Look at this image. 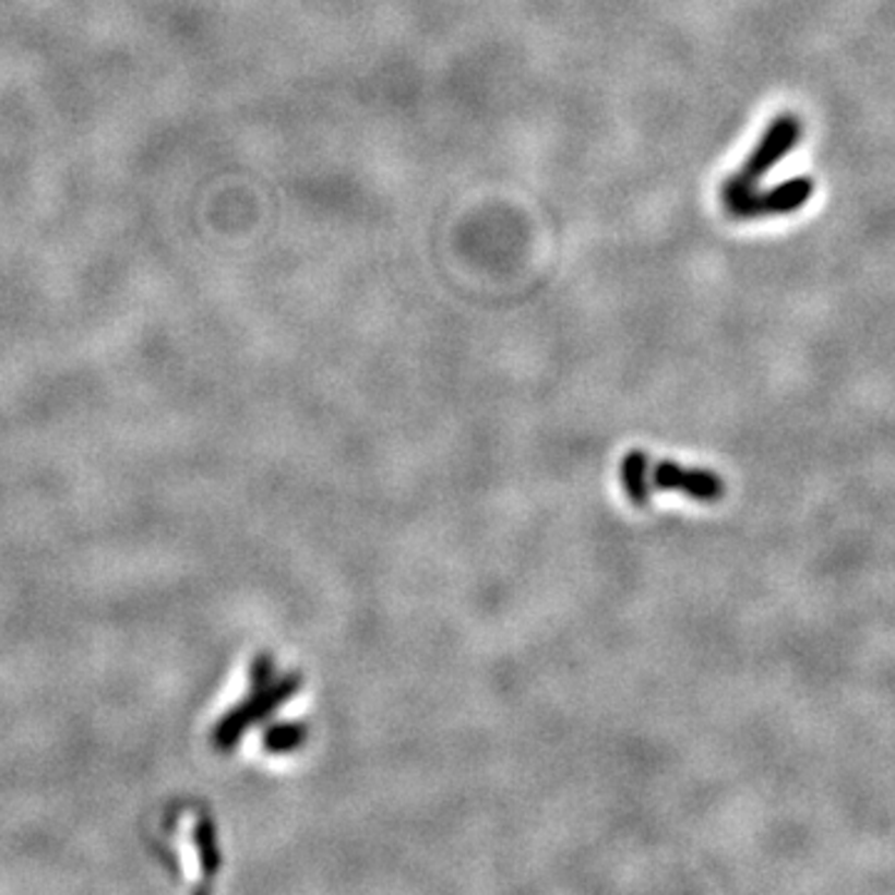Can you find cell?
Masks as SVG:
<instances>
[{
	"mask_svg": "<svg viewBox=\"0 0 895 895\" xmlns=\"http://www.w3.org/2000/svg\"><path fill=\"white\" fill-rule=\"evenodd\" d=\"M813 194V182L811 177H793L786 179L774 190L761 192L756 200V219L766 217V214H789L801 210L806 202L811 200Z\"/></svg>",
	"mask_w": 895,
	"mask_h": 895,
	"instance_id": "277c9868",
	"label": "cell"
},
{
	"mask_svg": "<svg viewBox=\"0 0 895 895\" xmlns=\"http://www.w3.org/2000/svg\"><path fill=\"white\" fill-rule=\"evenodd\" d=\"M649 461L644 451H630L622 461V486L626 498H630L632 505L644 508L649 503V490L652 480L647 478Z\"/></svg>",
	"mask_w": 895,
	"mask_h": 895,
	"instance_id": "5b68a950",
	"label": "cell"
},
{
	"mask_svg": "<svg viewBox=\"0 0 895 895\" xmlns=\"http://www.w3.org/2000/svg\"><path fill=\"white\" fill-rule=\"evenodd\" d=\"M194 844L200 848V858H202V866L207 873H214L217 868L222 866V858H219V846H217V836H214V826L210 821H200L194 828Z\"/></svg>",
	"mask_w": 895,
	"mask_h": 895,
	"instance_id": "52a82bcc",
	"label": "cell"
},
{
	"mask_svg": "<svg viewBox=\"0 0 895 895\" xmlns=\"http://www.w3.org/2000/svg\"><path fill=\"white\" fill-rule=\"evenodd\" d=\"M307 724H276V727H268L264 731V749L268 754H289V751H297L299 747L307 744Z\"/></svg>",
	"mask_w": 895,
	"mask_h": 895,
	"instance_id": "8992f818",
	"label": "cell"
},
{
	"mask_svg": "<svg viewBox=\"0 0 895 895\" xmlns=\"http://www.w3.org/2000/svg\"><path fill=\"white\" fill-rule=\"evenodd\" d=\"M274 677V661L268 655H259L252 665V692L266 689Z\"/></svg>",
	"mask_w": 895,
	"mask_h": 895,
	"instance_id": "ba28073f",
	"label": "cell"
},
{
	"mask_svg": "<svg viewBox=\"0 0 895 895\" xmlns=\"http://www.w3.org/2000/svg\"><path fill=\"white\" fill-rule=\"evenodd\" d=\"M801 140V120L793 115H778L768 124L764 138L759 140L754 152L747 157L739 172H733L721 187L724 210L733 219H756L759 182L768 169H774Z\"/></svg>",
	"mask_w": 895,
	"mask_h": 895,
	"instance_id": "6da1fadb",
	"label": "cell"
},
{
	"mask_svg": "<svg viewBox=\"0 0 895 895\" xmlns=\"http://www.w3.org/2000/svg\"><path fill=\"white\" fill-rule=\"evenodd\" d=\"M649 480L652 488L684 492V496L700 500V503H716L727 492V482L716 473L704 468H684V465L671 461H659Z\"/></svg>",
	"mask_w": 895,
	"mask_h": 895,
	"instance_id": "3957f363",
	"label": "cell"
},
{
	"mask_svg": "<svg viewBox=\"0 0 895 895\" xmlns=\"http://www.w3.org/2000/svg\"><path fill=\"white\" fill-rule=\"evenodd\" d=\"M301 687H303L301 675H289V677L279 679L276 684H268L266 689L249 692V700L224 714V719L217 724V727H214L212 731L214 747L222 751L237 747L249 727H254L256 721L266 719V716L274 709H279V706L289 702Z\"/></svg>",
	"mask_w": 895,
	"mask_h": 895,
	"instance_id": "7a4b0ae2",
	"label": "cell"
}]
</instances>
